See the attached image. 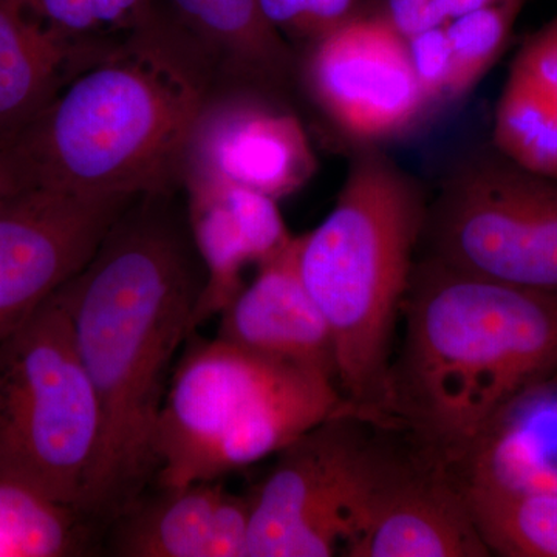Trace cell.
I'll return each instance as SVG.
<instances>
[{
	"instance_id": "obj_1",
	"label": "cell",
	"mask_w": 557,
	"mask_h": 557,
	"mask_svg": "<svg viewBox=\"0 0 557 557\" xmlns=\"http://www.w3.org/2000/svg\"><path fill=\"white\" fill-rule=\"evenodd\" d=\"M172 194L132 201L89 262L60 288L98 408L100 438L76 511L110 527L156 478L157 423L172 362L205 278L172 215Z\"/></svg>"
},
{
	"instance_id": "obj_2",
	"label": "cell",
	"mask_w": 557,
	"mask_h": 557,
	"mask_svg": "<svg viewBox=\"0 0 557 557\" xmlns=\"http://www.w3.org/2000/svg\"><path fill=\"white\" fill-rule=\"evenodd\" d=\"M218 81V65L196 36L149 9L0 146L33 188L81 196L172 194Z\"/></svg>"
},
{
	"instance_id": "obj_3",
	"label": "cell",
	"mask_w": 557,
	"mask_h": 557,
	"mask_svg": "<svg viewBox=\"0 0 557 557\" xmlns=\"http://www.w3.org/2000/svg\"><path fill=\"white\" fill-rule=\"evenodd\" d=\"M379 426L456 474L500 410L557 370V299L417 258Z\"/></svg>"
},
{
	"instance_id": "obj_4",
	"label": "cell",
	"mask_w": 557,
	"mask_h": 557,
	"mask_svg": "<svg viewBox=\"0 0 557 557\" xmlns=\"http://www.w3.org/2000/svg\"><path fill=\"white\" fill-rule=\"evenodd\" d=\"M426 212L416 180L376 146H361L335 208L298 236L300 278L332 333L336 384L370 423H380Z\"/></svg>"
},
{
	"instance_id": "obj_5",
	"label": "cell",
	"mask_w": 557,
	"mask_h": 557,
	"mask_svg": "<svg viewBox=\"0 0 557 557\" xmlns=\"http://www.w3.org/2000/svg\"><path fill=\"white\" fill-rule=\"evenodd\" d=\"M347 409L338 384L215 338L180 359L157 423L161 487L219 480L276 456Z\"/></svg>"
},
{
	"instance_id": "obj_6",
	"label": "cell",
	"mask_w": 557,
	"mask_h": 557,
	"mask_svg": "<svg viewBox=\"0 0 557 557\" xmlns=\"http://www.w3.org/2000/svg\"><path fill=\"white\" fill-rule=\"evenodd\" d=\"M100 408L60 289L0 343V478L76 509Z\"/></svg>"
},
{
	"instance_id": "obj_7",
	"label": "cell",
	"mask_w": 557,
	"mask_h": 557,
	"mask_svg": "<svg viewBox=\"0 0 557 557\" xmlns=\"http://www.w3.org/2000/svg\"><path fill=\"white\" fill-rule=\"evenodd\" d=\"M421 242L449 269L557 299V180L478 153L428 205Z\"/></svg>"
},
{
	"instance_id": "obj_8",
	"label": "cell",
	"mask_w": 557,
	"mask_h": 557,
	"mask_svg": "<svg viewBox=\"0 0 557 557\" xmlns=\"http://www.w3.org/2000/svg\"><path fill=\"white\" fill-rule=\"evenodd\" d=\"M375 424L343 410L277 453L249 494L247 557L343 555L368 486Z\"/></svg>"
},
{
	"instance_id": "obj_9",
	"label": "cell",
	"mask_w": 557,
	"mask_h": 557,
	"mask_svg": "<svg viewBox=\"0 0 557 557\" xmlns=\"http://www.w3.org/2000/svg\"><path fill=\"white\" fill-rule=\"evenodd\" d=\"M347 557H490L463 480L398 432L375 428L368 490Z\"/></svg>"
},
{
	"instance_id": "obj_10",
	"label": "cell",
	"mask_w": 557,
	"mask_h": 557,
	"mask_svg": "<svg viewBox=\"0 0 557 557\" xmlns=\"http://www.w3.org/2000/svg\"><path fill=\"white\" fill-rule=\"evenodd\" d=\"M277 97L219 78L190 134L180 185L228 183L274 200L302 188L317 157L302 123Z\"/></svg>"
},
{
	"instance_id": "obj_11",
	"label": "cell",
	"mask_w": 557,
	"mask_h": 557,
	"mask_svg": "<svg viewBox=\"0 0 557 557\" xmlns=\"http://www.w3.org/2000/svg\"><path fill=\"white\" fill-rule=\"evenodd\" d=\"M135 199L35 188L0 207V343L86 267Z\"/></svg>"
},
{
	"instance_id": "obj_12",
	"label": "cell",
	"mask_w": 557,
	"mask_h": 557,
	"mask_svg": "<svg viewBox=\"0 0 557 557\" xmlns=\"http://www.w3.org/2000/svg\"><path fill=\"white\" fill-rule=\"evenodd\" d=\"M304 76L319 109L359 146L399 137L429 112L406 40L383 14L348 17L317 39Z\"/></svg>"
},
{
	"instance_id": "obj_13",
	"label": "cell",
	"mask_w": 557,
	"mask_h": 557,
	"mask_svg": "<svg viewBox=\"0 0 557 557\" xmlns=\"http://www.w3.org/2000/svg\"><path fill=\"white\" fill-rule=\"evenodd\" d=\"M185 189L190 236L207 270L190 322L194 333L240 292L245 267L274 258L295 236L288 233L276 200L258 190L228 183Z\"/></svg>"
},
{
	"instance_id": "obj_14",
	"label": "cell",
	"mask_w": 557,
	"mask_h": 557,
	"mask_svg": "<svg viewBox=\"0 0 557 557\" xmlns=\"http://www.w3.org/2000/svg\"><path fill=\"white\" fill-rule=\"evenodd\" d=\"M258 267L256 277L220 313L219 338L336 381L332 333L300 278L298 237Z\"/></svg>"
},
{
	"instance_id": "obj_15",
	"label": "cell",
	"mask_w": 557,
	"mask_h": 557,
	"mask_svg": "<svg viewBox=\"0 0 557 557\" xmlns=\"http://www.w3.org/2000/svg\"><path fill=\"white\" fill-rule=\"evenodd\" d=\"M458 475L511 493H557V370L500 410Z\"/></svg>"
},
{
	"instance_id": "obj_16",
	"label": "cell",
	"mask_w": 557,
	"mask_h": 557,
	"mask_svg": "<svg viewBox=\"0 0 557 557\" xmlns=\"http://www.w3.org/2000/svg\"><path fill=\"white\" fill-rule=\"evenodd\" d=\"M108 39L65 38L17 0H0V145L30 124Z\"/></svg>"
},
{
	"instance_id": "obj_17",
	"label": "cell",
	"mask_w": 557,
	"mask_h": 557,
	"mask_svg": "<svg viewBox=\"0 0 557 557\" xmlns=\"http://www.w3.org/2000/svg\"><path fill=\"white\" fill-rule=\"evenodd\" d=\"M494 146L519 166L557 180V17L512 61L494 113Z\"/></svg>"
},
{
	"instance_id": "obj_18",
	"label": "cell",
	"mask_w": 557,
	"mask_h": 557,
	"mask_svg": "<svg viewBox=\"0 0 557 557\" xmlns=\"http://www.w3.org/2000/svg\"><path fill=\"white\" fill-rule=\"evenodd\" d=\"M172 5L218 65L220 78L274 95L287 89L295 69L292 50L263 16L259 0H172Z\"/></svg>"
},
{
	"instance_id": "obj_19",
	"label": "cell",
	"mask_w": 557,
	"mask_h": 557,
	"mask_svg": "<svg viewBox=\"0 0 557 557\" xmlns=\"http://www.w3.org/2000/svg\"><path fill=\"white\" fill-rule=\"evenodd\" d=\"M222 482L161 487L141 497L112 523L113 555L126 557H211L212 530Z\"/></svg>"
},
{
	"instance_id": "obj_20",
	"label": "cell",
	"mask_w": 557,
	"mask_h": 557,
	"mask_svg": "<svg viewBox=\"0 0 557 557\" xmlns=\"http://www.w3.org/2000/svg\"><path fill=\"white\" fill-rule=\"evenodd\" d=\"M90 528L75 508L16 480L0 478V556L84 555Z\"/></svg>"
},
{
	"instance_id": "obj_21",
	"label": "cell",
	"mask_w": 557,
	"mask_h": 557,
	"mask_svg": "<svg viewBox=\"0 0 557 557\" xmlns=\"http://www.w3.org/2000/svg\"><path fill=\"white\" fill-rule=\"evenodd\" d=\"M463 485L472 519L491 555L557 557V493Z\"/></svg>"
},
{
	"instance_id": "obj_22",
	"label": "cell",
	"mask_w": 557,
	"mask_h": 557,
	"mask_svg": "<svg viewBox=\"0 0 557 557\" xmlns=\"http://www.w3.org/2000/svg\"><path fill=\"white\" fill-rule=\"evenodd\" d=\"M525 0H507L446 22L453 79L448 102L460 100L478 86L504 53Z\"/></svg>"
},
{
	"instance_id": "obj_23",
	"label": "cell",
	"mask_w": 557,
	"mask_h": 557,
	"mask_svg": "<svg viewBox=\"0 0 557 557\" xmlns=\"http://www.w3.org/2000/svg\"><path fill=\"white\" fill-rule=\"evenodd\" d=\"M17 3L40 24L73 40L104 39L109 28L131 30L149 10L146 0H17Z\"/></svg>"
},
{
	"instance_id": "obj_24",
	"label": "cell",
	"mask_w": 557,
	"mask_h": 557,
	"mask_svg": "<svg viewBox=\"0 0 557 557\" xmlns=\"http://www.w3.org/2000/svg\"><path fill=\"white\" fill-rule=\"evenodd\" d=\"M405 40L418 89L431 112L438 102H448L453 79V51L445 25L428 28Z\"/></svg>"
},
{
	"instance_id": "obj_25",
	"label": "cell",
	"mask_w": 557,
	"mask_h": 557,
	"mask_svg": "<svg viewBox=\"0 0 557 557\" xmlns=\"http://www.w3.org/2000/svg\"><path fill=\"white\" fill-rule=\"evenodd\" d=\"M278 33L319 39L348 20L355 0H259Z\"/></svg>"
},
{
	"instance_id": "obj_26",
	"label": "cell",
	"mask_w": 557,
	"mask_h": 557,
	"mask_svg": "<svg viewBox=\"0 0 557 557\" xmlns=\"http://www.w3.org/2000/svg\"><path fill=\"white\" fill-rule=\"evenodd\" d=\"M249 518V497L231 494L223 487L215 508L211 557H247Z\"/></svg>"
},
{
	"instance_id": "obj_27",
	"label": "cell",
	"mask_w": 557,
	"mask_h": 557,
	"mask_svg": "<svg viewBox=\"0 0 557 557\" xmlns=\"http://www.w3.org/2000/svg\"><path fill=\"white\" fill-rule=\"evenodd\" d=\"M383 16L405 39L428 28L445 25L435 0H386Z\"/></svg>"
},
{
	"instance_id": "obj_28",
	"label": "cell",
	"mask_w": 557,
	"mask_h": 557,
	"mask_svg": "<svg viewBox=\"0 0 557 557\" xmlns=\"http://www.w3.org/2000/svg\"><path fill=\"white\" fill-rule=\"evenodd\" d=\"M28 189L35 188L28 183L20 163L9 149L0 146V207Z\"/></svg>"
},
{
	"instance_id": "obj_29",
	"label": "cell",
	"mask_w": 557,
	"mask_h": 557,
	"mask_svg": "<svg viewBox=\"0 0 557 557\" xmlns=\"http://www.w3.org/2000/svg\"><path fill=\"white\" fill-rule=\"evenodd\" d=\"M502 2H507V0H435L443 24L463 16V14L474 13V11L487 9V7Z\"/></svg>"
}]
</instances>
